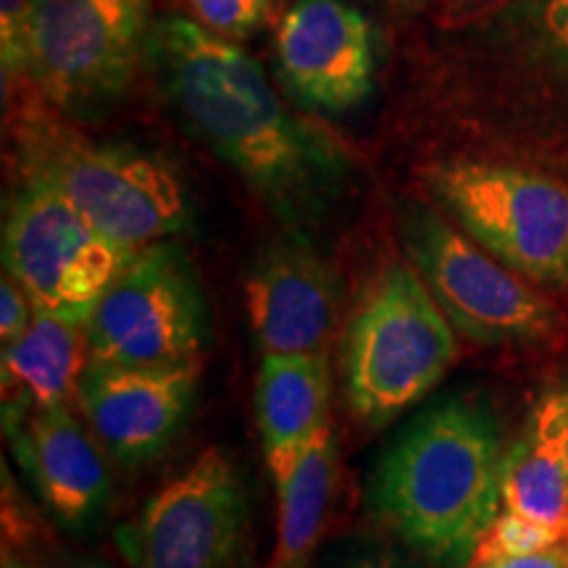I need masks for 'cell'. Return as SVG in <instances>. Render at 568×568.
Instances as JSON below:
<instances>
[{"mask_svg": "<svg viewBox=\"0 0 568 568\" xmlns=\"http://www.w3.org/2000/svg\"><path fill=\"white\" fill-rule=\"evenodd\" d=\"M148 59L182 116L284 226L303 237L324 222L345 193L351 159L284 105L251 55L203 24L163 17Z\"/></svg>", "mask_w": 568, "mask_h": 568, "instance_id": "obj_1", "label": "cell"}, {"mask_svg": "<svg viewBox=\"0 0 568 568\" xmlns=\"http://www.w3.org/2000/svg\"><path fill=\"white\" fill-rule=\"evenodd\" d=\"M500 426L474 397H443L397 435L366 485L372 516L435 568H468L503 508Z\"/></svg>", "mask_w": 568, "mask_h": 568, "instance_id": "obj_2", "label": "cell"}, {"mask_svg": "<svg viewBox=\"0 0 568 568\" xmlns=\"http://www.w3.org/2000/svg\"><path fill=\"white\" fill-rule=\"evenodd\" d=\"M13 153L21 182L59 193L132 251L190 226L187 193L166 163L138 148L88 138L42 95L13 113Z\"/></svg>", "mask_w": 568, "mask_h": 568, "instance_id": "obj_3", "label": "cell"}, {"mask_svg": "<svg viewBox=\"0 0 568 568\" xmlns=\"http://www.w3.org/2000/svg\"><path fill=\"white\" fill-rule=\"evenodd\" d=\"M458 355L453 324L414 266L376 276L345 335L347 406L361 424L382 429L424 400Z\"/></svg>", "mask_w": 568, "mask_h": 568, "instance_id": "obj_4", "label": "cell"}, {"mask_svg": "<svg viewBox=\"0 0 568 568\" xmlns=\"http://www.w3.org/2000/svg\"><path fill=\"white\" fill-rule=\"evenodd\" d=\"M426 187L464 232L524 280L568 287V190L518 166L445 161Z\"/></svg>", "mask_w": 568, "mask_h": 568, "instance_id": "obj_5", "label": "cell"}, {"mask_svg": "<svg viewBox=\"0 0 568 568\" xmlns=\"http://www.w3.org/2000/svg\"><path fill=\"white\" fill-rule=\"evenodd\" d=\"M88 343L98 364H197L209 343V305L180 243L134 251L88 318Z\"/></svg>", "mask_w": 568, "mask_h": 568, "instance_id": "obj_6", "label": "cell"}, {"mask_svg": "<svg viewBox=\"0 0 568 568\" xmlns=\"http://www.w3.org/2000/svg\"><path fill=\"white\" fill-rule=\"evenodd\" d=\"M151 27V0H38L27 80L53 109L90 116L130 88Z\"/></svg>", "mask_w": 568, "mask_h": 568, "instance_id": "obj_7", "label": "cell"}, {"mask_svg": "<svg viewBox=\"0 0 568 568\" xmlns=\"http://www.w3.org/2000/svg\"><path fill=\"white\" fill-rule=\"evenodd\" d=\"M400 234L410 266L460 335L500 345L537 343L558 329V311L521 274L453 230L437 211L410 203Z\"/></svg>", "mask_w": 568, "mask_h": 568, "instance_id": "obj_8", "label": "cell"}, {"mask_svg": "<svg viewBox=\"0 0 568 568\" xmlns=\"http://www.w3.org/2000/svg\"><path fill=\"white\" fill-rule=\"evenodd\" d=\"M134 255L88 222L59 193L21 182L3 224V266L34 308L88 324Z\"/></svg>", "mask_w": 568, "mask_h": 568, "instance_id": "obj_9", "label": "cell"}, {"mask_svg": "<svg viewBox=\"0 0 568 568\" xmlns=\"http://www.w3.org/2000/svg\"><path fill=\"white\" fill-rule=\"evenodd\" d=\"M247 489L234 460L209 447L116 529L132 568H245Z\"/></svg>", "mask_w": 568, "mask_h": 568, "instance_id": "obj_10", "label": "cell"}, {"mask_svg": "<svg viewBox=\"0 0 568 568\" xmlns=\"http://www.w3.org/2000/svg\"><path fill=\"white\" fill-rule=\"evenodd\" d=\"M276 71L303 109L347 113L374 90V34L368 19L345 0H297L274 38Z\"/></svg>", "mask_w": 568, "mask_h": 568, "instance_id": "obj_11", "label": "cell"}, {"mask_svg": "<svg viewBox=\"0 0 568 568\" xmlns=\"http://www.w3.org/2000/svg\"><path fill=\"white\" fill-rule=\"evenodd\" d=\"M197 364L119 366L90 361L77 406L119 464L142 466L180 437L195 406Z\"/></svg>", "mask_w": 568, "mask_h": 568, "instance_id": "obj_12", "label": "cell"}, {"mask_svg": "<svg viewBox=\"0 0 568 568\" xmlns=\"http://www.w3.org/2000/svg\"><path fill=\"white\" fill-rule=\"evenodd\" d=\"M339 280L301 234L268 245L245 280V308L264 355L322 353L337 318Z\"/></svg>", "mask_w": 568, "mask_h": 568, "instance_id": "obj_13", "label": "cell"}, {"mask_svg": "<svg viewBox=\"0 0 568 568\" xmlns=\"http://www.w3.org/2000/svg\"><path fill=\"white\" fill-rule=\"evenodd\" d=\"M90 432L69 406H59L32 410L9 435L34 493L74 531L95 527L111 497L109 468Z\"/></svg>", "mask_w": 568, "mask_h": 568, "instance_id": "obj_14", "label": "cell"}, {"mask_svg": "<svg viewBox=\"0 0 568 568\" xmlns=\"http://www.w3.org/2000/svg\"><path fill=\"white\" fill-rule=\"evenodd\" d=\"M332 376L324 353L264 355L255 418L274 485L290 477L305 447L329 424Z\"/></svg>", "mask_w": 568, "mask_h": 568, "instance_id": "obj_15", "label": "cell"}, {"mask_svg": "<svg viewBox=\"0 0 568 568\" xmlns=\"http://www.w3.org/2000/svg\"><path fill=\"white\" fill-rule=\"evenodd\" d=\"M88 364V324L34 308L30 329L3 347L6 435L19 429L32 410L69 406Z\"/></svg>", "mask_w": 568, "mask_h": 568, "instance_id": "obj_16", "label": "cell"}, {"mask_svg": "<svg viewBox=\"0 0 568 568\" xmlns=\"http://www.w3.org/2000/svg\"><path fill=\"white\" fill-rule=\"evenodd\" d=\"M503 510L542 527L568 529V466L560 437L558 393L537 403L527 429L506 453Z\"/></svg>", "mask_w": 568, "mask_h": 568, "instance_id": "obj_17", "label": "cell"}, {"mask_svg": "<svg viewBox=\"0 0 568 568\" xmlns=\"http://www.w3.org/2000/svg\"><path fill=\"white\" fill-rule=\"evenodd\" d=\"M337 485V437L332 424L305 447L290 477L276 485V542L268 568H314Z\"/></svg>", "mask_w": 568, "mask_h": 568, "instance_id": "obj_18", "label": "cell"}, {"mask_svg": "<svg viewBox=\"0 0 568 568\" xmlns=\"http://www.w3.org/2000/svg\"><path fill=\"white\" fill-rule=\"evenodd\" d=\"M560 539H566L564 531L542 527V524L529 521V518L518 514H510V510H503V514H497L493 527L481 535L468 568L529 556V552L552 548Z\"/></svg>", "mask_w": 568, "mask_h": 568, "instance_id": "obj_19", "label": "cell"}, {"mask_svg": "<svg viewBox=\"0 0 568 568\" xmlns=\"http://www.w3.org/2000/svg\"><path fill=\"white\" fill-rule=\"evenodd\" d=\"M508 17L521 21L531 51L568 77V0H527L521 11L510 9Z\"/></svg>", "mask_w": 568, "mask_h": 568, "instance_id": "obj_20", "label": "cell"}, {"mask_svg": "<svg viewBox=\"0 0 568 568\" xmlns=\"http://www.w3.org/2000/svg\"><path fill=\"white\" fill-rule=\"evenodd\" d=\"M205 30L224 40H245L264 30L274 0H187Z\"/></svg>", "mask_w": 568, "mask_h": 568, "instance_id": "obj_21", "label": "cell"}, {"mask_svg": "<svg viewBox=\"0 0 568 568\" xmlns=\"http://www.w3.org/2000/svg\"><path fill=\"white\" fill-rule=\"evenodd\" d=\"M38 0H0V61H3V95L30 71L32 17Z\"/></svg>", "mask_w": 568, "mask_h": 568, "instance_id": "obj_22", "label": "cell"}, {"mask_svg": "<svg viewBox=\"0 0 568 568\" xmlns=\"http://www.w3.org/2000/svg\"><path fill=\"white\" fill-rule=\"evenodd\" d=\"M314 568H435L406 545L376 537L347 539L332 548Z\"/></svg>", "mask_w": 568, "mask_h": 568, "instance_id": "obj_23", "label": "cell"}, {"mask_svg": "<svg viewBox=\"0 0 568 568\" xmlns=\"http://www.w3.org/2000/svg\"><path fill=\"white\" fill-rule=\"evenodd\" d=\"M34 316V305L27 297L24 290L13 276L6 274L3 284H0V343L9 347L21 339L27 329H30Z\"/></svg>", "mask_w": 568, "mask_h": 568, "instance_id": "obj_24", "label": "cell"}, {"mask_svg": "<svg viewBox=\"0 0 568 568\" xmlns=\"http://www.w3.org/2000/svg\"><path fill=\"white\" fill-rule=\"evenodd\" d=\"M477 568H568V542L552 545V548L529 552V556H518L508 560H497V564L477 566Z\"/></svg>", "mask_w": 568, "mask_h": 568, "instance_id": "obj_25", "label": "cell"}, {"mask_svg": "<svg viewBox=\"0 0 568 568\" xmlns=\"http://www.w3.org/2000/svg\"><path fill=\"white\" fill-rule=\"evenodd\" d=\"M506 0H443L439 3V19L443 24H466L477 21L485 13H493Z\"/></svg>", "mask_w": 568, "mask_h": 568, "instance_id": "obj_26", "label": "cell"}, {"mask_svg": "<svg viewBox=\"0 0 568 568\" xmlns=\"http://www.w3.org/2000/svg\"><path fill=\"white\" fill-rule=\"evenodd\" d=\"M560 403V437H564V453H566V466H568V389L558 393Z\"/></svg>", "mask_w": 568, "mask_h": 568, "instance_id": "obj_27", "label": "cell"}, {"mask_svg": "<svg viewBox=\"0 0 568 568\" xmlns=\"http://www.w3.org/2000/svg\"><path fill=\"white\" fill-rule=\"evenodd\" d=\"M69 568H116V566H111L109 560H101V558H82V560H74Z\"/></svg>", "mask_w": 568, "mask_h": 568, "instance_id": "obj_28", "label": "cell"}, {"mask_svg": "<svg viewBox=\"0 0 568 568\" xmlns=\"http://www.w3.org/2000/svg\"><path fill=\"white\" fill-rule=\"evenodd\" d=\"M3 568H30L24 564V560H19L17 556H11V552H6L3 556Z\"/></svg>", "mask_w": 568, "mask_h": 568, "instance_id": "obj_29", "label": "cell"}, {"mask_svg": "<svg viewBox=\"0 0 568 568\" xmlns=\"http://www.w3.org/2000/svg\"><path fill=\"white\" fill-rule=\"evenodd\" d=\"M566 542H568V529H566Z\"/></svg>", "mask_w": 568, "mask_h": 568, "instance_id": "obj_30", "label": "cell"}]
</instances>
